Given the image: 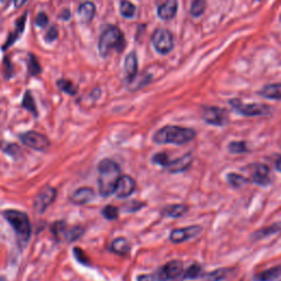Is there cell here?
I'll use <instances>...</instances> for the list:
<instances>
[{
	"label": "cell",
	"mask_w": 281,
	"mask_h": 281,
	"mask_svg": "<svg viewBox=\"0 0 281 281\" xmlns=\"http://www.w3.org/2000/svg\"><path fill=\"white\" fill-rule=\"evenodd\" d=\"M120 166L110 159L102 160L98 165V186L102 197H109L115 193L121 177Z\"/></svg>",
	"instance_id": "6da1fadb"
},
{
	"label": "cell",
	"mask_w": 281,
	"mask_h": 281,
	"mask_svg": "<svg viewBox=\"0 0 281 281\" xmlns=\"http://www.w3.org/2000/svg\"><path fill=\"white\" fill-rule=\"evenodd\" d=\"M196 131L189 128L167 126L160 129L154 136L153 141L157 144H175L182 145L193 141L196 138Z\"/></svg>",
	"instance_id": "7a4b0ae2"
},
{
	"label": "cell",
	"mask_w": 281,
	"mask_h": 281,
	"mask_svg": "<svg viewBox=\"0 0 281 281\" xmlns=\"http://www.w3.org/2000/svg\"><path fill=\"white\" fill-rule=\"evenodd\" d=\"M126 46L124 37L122 31L115 25H111L107 28L99 39L98 50L101 57H107L112 50L122 52Z\"/></svg>",
	"instance_id": "3957f363"
},
{
	"label": "cell",
	"mask_w": 281,
	"mask_h": 281,
	"mask_svg": "<svg viewBox=\"0 0 281 281\" xmlns=\"http://www.w3.org/2000/svg\"><path fill=\"white\" fill-rule=\"evenodd\" d=\"M4 217L16 231L19 242L28 243L31 237V222L28 214L15 209H7L3 212Z\"/></svg>",
	"instance_id": "277c9868"
},
{
	"label": "cell",
	"mask_w": 281,
	"mask_h": 281,
	"mask_svg": "<svg viewBox=\"0 0 281 281\" xmlns=\"http://www.w3.org/2000/svg\"><path fill=\"white\" fill-rule=\"evenodd\" d=\"M230 105L236 112L245 116H260L270 113V108L263 104H243L238 99H231Z\"/></svg>",
	"instance_id": "5b68a950"
},
{
	"label": "cell",
	"mask_w": 281,
	"mask_h": 281,
	"mask_svg": "<svg viewBox=\"0 0 281 281\" xmlns=\"http://www.w3.org/2000/svg\"><path fill=\"white\" fill-rule=\"evenodd\" d=\"M152 43L156 52L166 55L174 49V38L167 29H156L152 36Z\"/></svg>",
	"instance_id": "8992f818"
},
{
	"label": "cell",
	"mask_w": 281,
	"mask_h": 281,
	"mask_svg": "<svg viewBox=\"0 0 281 281\" xmlns=\"http://www.w3.org/2000/svg\"><path fill=\"white\" fill-rule=\"evenodd\" d=\"M201 116L205 123L214 127H223L229 122L228 112L218 107H203Z\"/></svg>",
	"instance_id": "52a82bcc"
},
{
	"label": "cell",
	"mask_w": 281,
	"mask_h": 281,
	"mask_svg": "<svg viewBox=\"0 0 281 281\" xmlns=\"http://www.w3.org/2000/svg\"><path fill=\"white\" fill-rule=\"evenodd\" d=\"M183 264L180 260H171L164 265L159 269L155 275V280L157 281H170L176 280L182 276Z\"/></svg>",
	"instance_id": "ba28073f"
},
{
	"label": "cell",
	"mask_w": 281,
	"mask_h": 281,
	"mask_svg": "<svg viewBox=\"0 0 281 281\" xmlns=\"http://www.w3.org/2000/svg\"><path fill=\"white\" fill-rule=\"evenodd\" d=\"M20 140L24 144L34 150H40L44 152L50 147V140L46 138L44 134H41L37 131H28L20 135Z\"/></svg>",
	"instance_id": "9c48e42d"
},
{
	"label": "cell",
	"mask_w": 281,
	"mask_h": 281,
	"mask_svg": "<svg viewBox=\"0 0 281 281\" xmlns=\"http://www.w3.org/2000/svg\"><path fill=\"white\" fill-rule=\"evenodd\" d=\"M57 196V190L51 186L44 187L34 199V209L38 213H43L46 209L55 201Z\"/></svg>",
	"instance_id": "30bf717a"
},
{
	"label": "cell",
	"mask_w": 281,
	"mask_h": 281,
	"mask_svg": "<svg viewBox=\"0 0 281 281\" xmlns=\"http://www.w3.org/2000/svg\"><path fill=\"white\" fill-rule=\"evenodd\" d=\"M201 232H202V228L200 225H190V226H186V228L174 230L170 233L169 239L175 244H179V243L189 241L191 238L197 237Z\"/></svg>",
	"instance_id": "8fae6325"
},
{
	"label": "cell",
	"mask_w": 281,
	"mask_h": 281,
	"mask_svg": "<svg viewBox=\"0 0 281 281\" xmlns=\"http://www.w3.org/2000/svg\"><path fill=\"white\" fill-rule=\"evenodd\" d=\"M193 161H194L193 155L188 153L186 155L179 157V159H176V160L169 159L166 165L164 166V168L167 169L169 173H173V174L183 173L184 170H187L191 166Z\"/></svg>",
	"instance_id": "7c38bea8"
},
{
	"label": "cell",
	"mask_w": 281,
	"mask_h": 281,
	"mask_svg": "<svg viewBox=\"0 0 281 281\" xmlns=\"http://www.w3.org/2000/svg\"><path fill=\"white\" fill-rule=\"evenodd\" d=\"M136 189V182L131 176L122 175L119 179L118 186L115 189V195L118 198L124 199L131 196Z\"/></svg>",
	"instance_id": "4fadbf2b"
},
{
	"label": "cell",
	"mask_w": 281,
	"mask_h": 281,
	"mask_svg": "<svg viewBox=\"0 0 281 281\" xmlns=\"http://www.w3.org/2000/svg\"><path fill=\"white\" fill-rule=\"evenodd\" d=\"M253 181L258 186H268L270 183L269 168L265 164H255L253 168Z\"/></svg>",
	"instance_id": "5bb4252c"
},
{
	"label": "cell",
	"mask_w": 281,
	"mask_h": 281,
	"mask_svg": "<svg viewBox=\"0 0 281 281\" xmlns=\"http://www.w3.org/2000/svg\"><path fill=\"white\" fill-rule=\"evenodd\" d=\"M138 56H136V53L132 51L129 55L126 57L124 61V74H126V79L129 84H131L132 81L138 76Z\"/></svg>",
	"instance_id": "9a60e30c"
},
{
	"label": "cell",
	"mask_w": 281,
	"mask_h": 281,
	"mask_svg": "<svg viewBox=\"0 0 281 281\" xmlns=\"http://www.w3.org/2000/svg\"><path fill=\"white\" fill-rule=\"evenodd\" d=\"M95 198V191L90 187H81L75 190L72 195V201L75 204H86Z\"/></svg>",
	"instance_id": "2e32d148"
},
{
	"label": "cell",
	"mask_w": 281,
	"mask_h": 281,
	"mask_svg": "<svg viewBox=\"0 0 281 281\" xmlns=\"http://www.w3.org/2000/svg\"><path fill=\"white\" fill-rule=\"evenodd\" d=\"M178 3L177 0H166L157 9V15L162 20H171L177 13Z\"/></svg>",
	"instance_id": "e0dca14e"
},
{
	"label": "cell",
	"mask_w": 281,
	"mask_h": 281,
	"mask_svg": "<svg viewBox=\"0 0 281 281\" xmlns=\"http://www.w3.org/2000/svg\"><path fill=\"white\" fill-rule=\"evenodd\" d=\"M96 16V6L91 2H85L78 7V17L83 23H90Z\"/></svg>",
	"instance_id": "ac0fdd59"
},
{
	"label": "cell",
	"mask_w": 281,
	"mask_h": 281,
	"mask_svg": "<svg viewBox=\"0 0 281 281\" xmlns=\"http://www.w3.org/2000/svg\"><path fill=\"white\" fill-rule=\"evenodd\" d=\"M25 22H26V13H24L23 16L20 17L18 19V21L16 22V31L13 33H10V36L7 40V42L5 43V45L3 46V50H7L9 49V47L16 42V41L20 38V36L23 33L24 28H25Z\"/></svg>",
	"instance_id": "d6986e66"
},
{
	"label": "cell",
	"mask_w": 281,
	"mask_h": 281,
	"mask_svg": "<svg viewBox=\"0 0 281 281\" xmlns=\"http://www.w3.org/2000/svg\"><path fill=\"white\" fill-rule=\"evenodd\" d=\"M254 281H281V267H275L254 276Z\"/></svg>",
	"instance_id": "ffe728a7"
},
{
	"label": "cell",
	"mask_w": 281,
	"mask_h": 281,
	"mask_svg": "<svg viewBox=\"0 0 281 281\" xmlns=\"http://www.w3.org/2000/svg\"><path fill=\"white\" fill-rule=\"evenodd\" d=\"M131 249V245H130L129 241L124 237H118L111 243L110 251L118 254V255L124 256L128 255V253Z\"/></svg>",
	"instance_id": "44dd1931"
},
{
	"label": "cell",
	"mask_w": 281,
	"mask_h": 281,
	"mask_svg": "<svg viewBox=\"0 0 281 281\" xmlns=\"http://www.w3.org/2000/svg\"><path fill=\"white\" fill-rule=\"evenodd\" d=\"M259 95L264 98L272 100H281V84H271L263 87Z\"/></svg>",
	"instance_id": "7402d4cb"
},
{
	"label": "cell",
	"mask_w": 281,
	"mask_h": 281,
	"mask_svg": "<svg viewBox=\"0 0 281 281\" xmlns=\"http://www.w3.org/2000/svg\"><path fill=\"white\" fill-rule=\"evenodd\" d=\"M188 211V207L184 204H171L167 205L166 208H164L162 211V214L164 216L168 217H180Z\"/></svg>",
	"instance_id": "603a6c76"
},
{
	"label": "cell",
	"mask_w": 281,
	"mask_h": 281,
	"mask_svg": "<svg viewBox=\"0 0 281 281\" xmlns=\"http://www.w3.org/2000/svg\"><path fill=\"white\" fill-rule=\"evenodd\" d=\"M280 231H281V223L272 224V225L268 226V228H264V229L259 230V231H256L253 234L252 239H255V241H259V239L265 238V237H268V236H270L272 234H277V233H279Z\"/></svg>",
	"instance_id": "cb8c5ba5"
},
{
	"label": "cell",
	"mask_w": 281,
	"mask_h": 281,
	"mask_svg": "<svg viewBox=\"0 0 281 281\" xmlns=\"http://www.w3.org/2000/svg\"><path fill=\"white\" fill-rule=\"evenodd\" d=\"M85 230L81 228V226H74V228H66L63 236H61V239H65L68 243H72L74 241H76L81 235L84 234Z\"/></svg>",
	"instance_id": "d4e9b609"
},
{
	"label": "cell",
	"mask_w": 281,
	"mask_h": 281,
	"mask_svg": "<svg viewBox=\"0 0 281 281\" xmlns=\"http://www.w3.org/2000/svg\"><path fill=\"white\" fill-rule=\"evenodd\" d=\"M135 11H136L135 6L131 2H129V0H121L120 13L122 17H124L127 19L133 18L135 15Z\"/></svg>",
	"instance_id": "484cf974"
},
{
	"label": "cell",
	"mask_w": 281,
	"mask_h": 281,
	"mask_svg": "<svg viewBox=\"0 0 281 281\" xmlns=\"http://www.w3.org/2000/svg\"><path fill=\"white\" fill-rule=\"evenodd\" d=\"M56 85H57V87L60 89L61 91L65 92V93H67V95L75 96V95L77 93V87L75 86L74 83H72L71 80L61 78V79L57 80Z\"/></svg>",
	"instance_id": "4316f807"
},
{
	"label": "cell",
	"mask_w": 281,
	"mask_h": 281,
	"mask_svg": "<svg viewBox=\"0 0 281 281\" xmlns=\"http://www.w3.org/2000/svg\"><path fill=\"white\" fill-rule=\"evenodd\" d=\"M205 7H207L205 0H194L190 7V15L195 18L200 17L201 15H203Z\"/></svg>",
	"instance_id": "83f0119b"
},
{
	"label": "cell",
	"mask_w": 281,
	"mask_h": 281,
	"mask_svg": "<svg viewBox=\"0 0 281 281\" xmlns=\"http://www.w3.org/2000/svg\"><path fill=\"white\" fill-rule=\"evenodd\" d=\"M22 108L26 109V110L32 112L34 115H38V111H37V106H36V102H34V99H33V96L30 91H26L24 93V97H23V100H22V104H21Z\"/></svg>",
	"instance_id": "f1b7e54d"
},
{
	"label": "cell",
	"mask_w": 281,
	"mask_h": 281,
	"mask_svg": "<svg viewBox=\"0 0 281 281\" xmlns=\"http://www.w3.org/2000/svg\"><path fill=\"white\" fill-rule=\"evenodd\" d=\"M42 68H41V65L38 61L37 57L33 55V54H29L28 56V71H29V75L30 76H37V75L41 74V71Z\"/></svg>",
	"instance_id": "f546056e"
},
{
	"label": "cell",
	"mask_w": 281,
	"mask_h": 281,
	"mask_svg": "<svg viewBox=\"0 0 281 281\" xmlns=\"http://www.w3.org/2000/svg\"><path fill=\"white\" fill-rule=\"evenodd\" d=\"M228 182L231 184L232 187L234 188H241L244 184L247 183V179L242 175L235 174V173H231L228 175Z\"/></svg>",
	"instance_id": "4dcf8cb0"
},
{
	"label": "cell",
	"mask_w": 281,
	"mask_h": 281,
	"mask_svg": "<svg viewBox=\"0 0 281 281\" xmlns=\"http://www.w3.org/2000/svg\"><path fill=\"white\" fill-rule=\"evenodd\" d=\"M201 275H202L201 266L198 264H194L191 265L186 271H183L182 279H196L201 277Z\"/></svg>",
	"instance_id": "1f68e13d"
},
{
	"label": "cell",
	"mask_w": 281,
	"mask_h": 281,
	"mask_svg": "<svg viewBox=\"0 0 281 281\" xmlns=\"http://www.w3.org/2000/svg\"><path fill=\"white\" fill-rule=\"evenodd\" d=\"M228 149L232 154H243V153L247 152L248 147H247V144H246L245 142L235 141V142H231L229 144Z\"/></svg>",
	"instance_id": "d6a6232c"
},
{
	"label": "cell",
	"mask_w": 281,
	"mask_h": 281,
	"mask_svg": "<svg viewBox=\"0 0 281 281\" xmlns=\"http://www.w3.org/2000/svg\"><path fill=\"white\" fill-rule=\"evenodd\" d=\"M230 273V269L228 268H218L214 271H212L207 275V281H222L224 280Z\"/></svg>",
	"instance_id": "836d02e7"
},
{
	"label": "cell",
	"mask_w": 281,
	"mask_h": 281,
	"mask_svg": "<svg viewBox=\"0 0 281 281\" xmlns=\"http://www.w3.org/2000/svg\"><path fill=\"white\" fill-rule=\"evenodd\" d=\"M66 228H67V225L65 224V222L57 221L55 223H53L52 228H51V231L53 233V235L56 237V239L60 241L61 236H63V233H64V231H65Z\"/></svg>",
	"instance_id": "e575fe53"
},
{
	"label": "cell",
	"mask_w": 281,
	"mask_h": 281,
	"mask_svg": "<svg viewBox=\"0 0 281 281\" xmlns=\"http://www.w3.org/2000/svg\"><path fill=\"white\" fill-rule=\"evenodd\" d=\"M102 214L107 220H116L119 217V209L115 208L114 205H106V208L102 210Z\"/></svg>",
	"instance_id": "d590c367"
},
{
	"label": "cell",
	"mask_w": 281,
	"mask_h": 281,
	"mask_svg": "<svg viewBox=\"0 0 281 281\" xmlns=\"http://www.w3.org/2000/svg\"><path fill=\"white\" fill-rule=\"evenodd\" d=\"M73 251H74V256H75V258H76V260L78 263H80L81 265H85V266L90 265L89 258H88V256L86 255V253L83 249L79 248V247H75Z\"/></svg>",
	"instance_id": "8d00e7d4"
},
{
	"label": "cell",
	"mask_w": 281,
	"mask_h": 281,
	"mask_svg": "<svg viewBox=\"0 0 281 281\" xmlns=\"http://www.w3.org/2000/svg\"><path fill=\"white\" fill-rule=\"evenodd\" d=\"M143 207H144V203L140 201H131L123 205L122 210L124 212H135V211H139Z\"/></svg>",
	"instance_id": "74e56055"
},
{
	"label": "cell",
	"mask_w": 281,
	"mask_h": 281,
	"mask_svg": "<svg viewBox=\"0 0 281 281\" xmlns=\"http://www.w3.org/2000/svg\"><path fill=\"white\" fill-rule=\"evenodd\" d=\"M58 37V29L56 28V25H52L49 29V31L46 32L45 36V41L46 42H54Z\"/></svg>",
	"instance_id": "f35d334b"
},
{
	"label": "cell",
	"mask_w": 281,
	"mask_h": 281,
	"mask_svg": "<svg viewBox=\"0 0 281 281\" xmlns=\"http://www.w3.org/2000/svg\"><path fill=\"white\" fill-rule=\"evenodd\" d=\"M36 24L40 28H45L49 24V17L46 16L45 12H40L36 18Z\"/></svg>",
	"instance_id": "ab89813d"
},
{
	"label": "cell",
	"mask_w": 281,
	"mask_h": 281,
	"mask_svg": "<svg viewBox=\"0 0 281 281\" xmlns=\"http://www.w3.org/2000/svg\"><path fill=\"white\" fill-rule=\"evenodd\" d=\"M138 281H155V276L153 275H140Z\"/></svg>",
	"instance_id": "60d3db41"
},
{
	"label": "cell",
	"mask_w": 281,
	"mask_h": 281,
	"mask_svg": "<svg viewBox=\"0 0 281 281\" xmlns=\"http://www.w3.org/2000/svg\"><path fill=\"white\" fill-rule=\"evenodd\" d=\"M28 0H13V5H15L16 8H20V7H22Z\"/></svg>",
	"instance_id": "b9f144b4"
},
{
	"label": "cell",
	"mask_w": 281,
	"mask_h": 281,
	"mask_svg": "<svg viewBox=\"0 0 281 281\" xmlns=\"http://www.w3.org/2000/svg\"><path fill=\"white\" fill-rule=\"evenodd\" d=\"M275 165H276V169H277L278 171H280V173H281V156H280V157H278L277 161H276V164H275Z\"/></svg>",
	"instance_id": "7bdbcfd3"
},
{
	"label": "cell",
	"mask_w": 281,
	"mask_h": 281,
	"mask_svg": "<svg viewBox=\"0 0 281 281\" xmlns=\"http://www.w3.org/2000/svg\"><path fill=\"white\" fill-rule=\"evenodd\" d=\"M0 2H2V3H4V2H5V0H0Z\"/></svg>",
	"instance_id": "ee69618b"
}]
</instances>
